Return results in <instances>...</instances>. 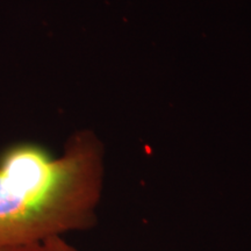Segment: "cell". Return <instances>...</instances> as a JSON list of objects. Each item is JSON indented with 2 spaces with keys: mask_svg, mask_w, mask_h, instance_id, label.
I'll list each match as a JSON object with an SVG mask.
<instances>
[{
  "mask_svg": "<svg viewBox=\"0 0 251 251\" xmlns=\"http://www.w3.org/2000/svg\"><path fill=\"white\" fill-rule=\"evenodd\" d=\"M6 251H78L76 248L71 247L70 244L63 241L62 237L51 238V240L43 241V242L31 244V246L17 248Z\"/></svg>",
  "mask_w": 251,
  "mask_h": 251,
  "instance_id": "2",
  "label": "cell"
},
{
  "mask_svg": "<svg viewBox=\"0 0 251 251\" xmlns=\"http://www.w3.org/2000/svg\"><path fill=\"white\" fill-rule=\"evenodd\" d=\"M102 179V152L91 131L72 136L61 157L19 143L0 153V251L90 227Z\"/></svg>",
  "mask_w": 251,
  "mask_h": 251,
  "instance_id": "1",
  "label": "cell"
}]
</instances>
